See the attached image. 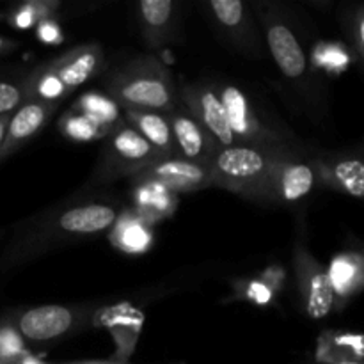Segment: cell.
Instances as JSON below:
<instances>
[{
    "mask_svg": "<svg viewBox=\"0 0 364 364\" xmlns=\"http://www.w3.org/2000/svg\"><path fill=\"white\" fill-rule=\"evenodd\" d=\"M291 269L302 311L308 318L323 320L336 311V297L327 267L313 255L304 235H299L294 242Z\"/></svg>",
    "mask_w": 364,
    "mask_h": 364,
    "instance_id": "cell-9",
    "label": "cell"
},
{
    "mask_svg": "<svg viewBox=\"0 0 364 364\" xmlns=\"http://www.w3.org/2000/svg\"><path fill=\"white\" fill-rule=\"evenodd\" d=\"M178 194L153 183L134 185V210L151 226L174 213Z\"/></svg>",
    "mask_w": 364,
    "mask_h": 364,
    "instance_id": "cell-22",
    "label": "cell"
},
{
    "mask_svg": "<svg viewBox=\"0 0 364 364\" xmlns=\"http://www.w3.org/2000/svg\"><path fill=\"white\" fill-rule=\"evenodd\" d=\"M20 45H21V43L18 41V39L7 38V36L0 34V57L9 55V53L16 52V50L20 48Z\"/></svg>",
    "mask_w": 364,
    "mask_h": 364,
    "instance_id": "cell-32",
    "label": "cell"
},
{
    "mask_svg": "<svg viewBox=\"0 0 364 364\" xmlns=\"http://www.w3.org/2000/svg\"><path fill=\"white\" fill-rule=\"evenodd\" d=\"M46 63L70 95L80 85L87 84L96 75L103 73L105 52L98 43H84L66 50L53 59H48Z\"/></svg>",
    "mask_w": 364,
    "mask_h": 364,
    "instance_id": "cell-15",
    "label": "cell"
},
{
    "mask_svg": "<svg viewBox=\"0 0 364 364\" xmlns=\"http://www.w3.org/2000/svg\"><path fill=\"white\" fill-rule=\"evenodd\" d=\"M166 159L132 124L121 119L103 137L98 162L89 178V187L109 185L121 178H134L156 160Z\"/></svg>",
    "mask_w": 364,
    "mask_h": 364,
    "instance_id": "cell-6",
    "label": "cell"
},
{
    "mask_svg": "<svg viewBox=\"0 0 364 364\" xmlns=\"http://www.w3.org/2000/svg\"><path fill=\"white\" fill-rule=\"evenodd\" d=\"M284 276H287V274H284V269L283 267H277V265L267 267L263 272L258 274V277H262V279L265 281V283L269 284V287L272 288L277 295H279L281 290L284 288Z\"/></svg>",
    "mask_w": 364,
    "mask_h": 364,
    "instance_id": "cell-31",
    "label": "cell"
},
{
    "mask_svg": "<svg viewBox=\"0 0 364 364\" xmlns=\"http://www.w3.org/2000/svg\"><path fill=\"white\" fill-rule=\"evenodd\" d=\"M60 103L45 102V100L28 98L16 112L11 116L7 124L6 135L0 144V164L31 144L52 121L53 114H57Z\"/></svg>",
    "mask_w": 364,
    "mask_h": 364,
    "instance_id": "cell-14",
    "label": "cell"
},
{
    "mask_svg": "<svg viewBox=\"0 0 364 364\" xmlns=\"http://www.w3.org/2000/svg\"><path fill=\"white\" fill-rule=\"evenodd\" d=\"M139 34L149 50H162L174 41L180 23V4L174 0H141L135 6Z\"/></svg>",
    "mask_w": 364,
    "mask_h": 364,
    "instance_id": "cell-16",
    "label": "cell"
},
{
    "mask_svg": "<svg viewBox=\"0 0 364 364\" xmlns=\"http://www.w3.org/2000/svg\"><path fill=\"white\" fill-rule=\"evenodd\" d=\"M20 364H50V363H46V361H43V359L36 358V355L28 354V355H27V358H25V359H23V361H21Z\"/></svg>",
    "mask_w": 364,
    "mask_h": 364,
    "instance_id": "cell-35",
    "label": "cell"
},
{
    "mask_svg": "<svg viewBox=\"0 0 364 364\" xmlns=\"http://www.w3.org/2000/svg\"><path fill=\"white\" fill-rule=\"evenodd\" d=\"M320 188L364 203V142L336 151H313Z\"/></svg>",
    "mask_w": 364,
    "mask_h": 364,
    "instance_id": "cell-11",
    "label": "cell"
},
{
    "mask_svg": "<svg viewBox=\"0 0 364 364\" xmlns=\"http://www.w3.org/2000/svg\"><path fill=\"white\" fill-rule=\"evenodd\" d=\"M100 306L89 304H43L13 313V322L25 343H55L95 327Z\"/></svg>",
    "mask_w": 364,
    "mask_h": 364,
    "instance_id": "cell-7",
    "label": "cell"
},
{
    "mask_svg": "<svg viewBox=\"0 0 364 364\" xmlns=\"http://www.w3.org/2000/svg\"><path fill=\"white\" fill-rule=\"evenodd\" d=\"M123 119L135 128L166 159L178 156L169 114L159 110L123 107Z\"/></svg>",
    "mask_w": 364,
    "mask_h": 364,
    "instance_id": "cell-20",
    "label": "cell"
},
{
    "mask_svg": "<svg viewBox=\"0 0 364 364\" xmlns=\"http://www.w3.org/2000/svg\"><path fill=\"white\" fill-rule=\"evenodd\" d=\"M60 7H63L60 0H27L14 6L7 13L6 20L14 28L28 31V28L38 27L41 21L55 16Z\"/></svg>",
    "mask_w": 364,
    "mask_h": 364,
    "instance_id": "cell-23",
    "label": "cell"
},
{
    "mask_svg": "<svg viewBox=\"0 0 364 364\" xmlns=\"http://www.w3.org/2000/svg\"><path fill=\"white\" fill-rule=\"evenodd\" d=\"M327 272L336 297V309H340L364 290V251L347 249L338 252L327 267Z\"/></svg>",
    "mask_w": 364,
    "mask_h": 364,
    "instance_id": "cell-19",
    "label": "cell"
},
{
    "mask_svg": "<svg viewBox=\"0 0 364 364\" xmlns=\"http://www.w3.org/2000/svg\"><path fill=\"white\" fill-rule=\"evenodd\" d=\"M28 98V70L0 77V117L16 112Z\"/></svg>",
    "mask_w": 364,
    "mask_h": 364,
    "instance_id": "cell-25",
    "label": "cell"
},
{
    "mask_svg": "<svg viewBox=\"0 0 364 364\" xmlns=\"http://www.w3.org/2000/svg\"><path fill=\"white\" fill-rule=\"evenodd\" d=\"M180 105L205 128L219 148L237 144L215 82H187L178 89Z\"/></svg>",
    "mask_w": 364,
    "mask_h": 364,
    "instance_id": "cell-12",
    "label": "cell"
},
{
    "mask_svg": "<svg viewBox=\"0 0 364 364\" xmlns=\"http://www.w3.org/2000/svg\"><path fill=\"white\" fill-rule=\"evenodd\" d=\"M203 7L217 34L235 52L255 60L267 55L265 39L252 6L242 0H206Z\"/></svg>",
    "mask_w": 364,
    "mask_h": 364,
    "instance_id": "cell-8",
    "label": "cell"
},
{
    "mask_svg": "<svg viewBox=\"0 0 364 364\" xmlns=\"http://www.w3.org/2000/svg\"><path fill=\"white\" fill-rule=\"evenodd\" d=\"M109 231L112 245L124 255H142L153 245V226L134 208L119 212Z\"/></svg>",
    "mask_w": 364,
    "mask_h": 364,
    "instance_id": "cell-21",
    "label": "cell"
},
{
    "mask_svg": "<svg viewBox=\"0 0 364 364\" xmlns=\"http://www.w3.org/2000/svg\"><path fill=\"white\" fill-rule=\"evenodd\" d=\"M274 153L244 144L219 148L210 162L212 187L223 188L247 201L269 205Z\"/></svg>",
    "mask_w": 364,
    "mask_h": 364,
    "instance_id": "cell-5",
    "label": "cell"
},
{
    "mask_svg": "<svg viewBox=\"0 0 364 364\" xmlns=\"http://www.w3.org/2000/svg\"><path fill=\"white\" fill-rule=\"evenodd\" d=\"M169 121L178 156L191 160V162L203 164V166H210L215 153L219 151V144L210 137L208 132L181 105L169 112Z\"/></svg>",
    "mask_w": 364,
    "mask_h": 364,
    "instance_id": "cell-17",
    "label": "cell"
},
{
    "mask_svg": "<svg viewBox=\"0 0 364 364\" xmlns=\"http://www.w3.org/2000/svg\"><path fill=\"white\" fill-rule=\"evenodd\" d=\"M7 237V228H0V262H2V247H4V242H6ZM2 274V270H0Z\"/></svg>",
    "mask_w": 364,
    "mask_h": 364,
    "instance_id": "cell-36",
    "label": "cell"
},
{
    "mask_svg": "<svg viewBox=\"0 0 364 364\" xmlns=\"http://www.w3.org/2000/svg\"><path fill=\"white\" fill-rule=\"evenodd\" d=\"M117 107L119 105H117L114 100H110L109 96L89 92V95L82 96V98L75 103L73 109L80 110L85 116L95 119L96 123L103 124V127L112 128L114 124L119 123V121L123 119V116H119V109H117Z\"/></svg>",
    "mask_w": 364,
    "mask_h": 364,
    "instance_id": "cell-27",
    "label": "cell"
},
{
    "mask_svg": "<svg viewBox=\"0 0 364 364\" xmlns=\"http://www.w3.org/2000/svg\"><path fill=\"white\" fill-rule=\"evenodd\" d=\"M31 352L27 343L18 333L13 316L7 315L0 320V364H20Z\"/></svg>",
    "mask_w": 364,
    "mask_h": 364,
    "instance_id": "cell-28",
    "label": "cell"
},
{
    "mask_svg": "<svg viewBox=\"0 0 364 364\" xmlns=\"http://www.w3.org/2000/svg\"><path fill=\"white\" fill-rule=\"evenodd\" d=\"M311 155V148L274 153L272 169H270L269 205H297L302 199L309 198L316 188H320Z\"/></svg>",
    "mask_w": 364,
    "mask_h": 364,
    "instance_id": "cell-10",
    "label": "cell"
},
{
    "mask_svg": "<svg viewBox=\"0 0 364 364\" xmlns=\"http://www.w3.org/2000/svg\"><path fill=\"white\" fill-rule=\"evenodd\" d=\"M36 28H38V39H41L46 45H53V43L63 41V32H60L59 23L53 21V18L41 21Z\"/></svg>",
    "mask_w": 364,
    "mask_h": 364,
    "instance_id": "cell-30",
    "label": "cell"
},
{
    "mask_svg": "<svg viewBox=\"0 0 364 364\" xmlns=\"http://www.w3.org/2000/svg\"><path fill=\"white\" fill-rule=\"evenodd\" d=\"M343 31L364 66V4H355L345 9L340 16Z\"/></svg>",
    "mask_w": 364,
    "mask_h": 364,
    "instance_id": "cell-29",
    "label": "cell"
},
{
    "mask_svg": "<svg viewBox=\"0 0 364 364\" xmlns=\"http://www.w3.org/2000/svg\"><path fill=\"white\" fill-rule=\"evenodd\" d=\"M57 127H59V132L64 137L73 142L103 141V137L110 132L109 127L96 123L95 119H91V117L85 116L84 112L77 109H71L70 112L60 116Z\"/></svg>",
    "mask_w": 364,
    "mask_h": 364,
    "instance_id": "cell-24",
    "label": "cell"
},
{
    "mask_svg": "<svg viewBox=\"0 0 364 364\" xmlns=\"http://www.w3.org/2000/svg\"><path fill=\"white\" fill-rule=\"evenodd\" d=\"M252 9L265 39L267 53L274 60L291 95L297 98L299 105L315 117L326 116V82L313 63L294 11L272 0L255 2Z\"/></svg>",
    "mask_w": 364,
    "mask_h": 364,
    "instance_id": "cell-2",
    "label": "cell"
},
{
    "mask_svg": "<svg viewBox=\"0 0 364 364\" xmlns=\"http://www.w3.org/2000/svg\"><path fill=\"white\" fill-rule=\"evenodd\" d=\"M95 327H105L116 341V355L112 361L127 363L135 350L142 327V313L130 304H117L102 308L95 318Z\"/></svg>",
    "mask_w": 364,
    "mask_h": 364,
    "instance_id": "cell-18",
    "label": "cell"
},
{
    "mask_svg": "<svg viewBox=\"0 0 364 364\" xmlns=\"http://www.w3.org/2000/svg\"><path fill=\"white\" fill-rule=\"evenodd\" d=\"M63 364H128V363H116V361H100V359H92V361H73V363H63Z\"/></svg>",
    "mask_w": 364,
    "mask_h": 364,
    "instance_id": "cell-34",
    "label": "cell"
},
{
    "mask_svg": "<svg viewBox=\"0 0 364 364\" xmlns=\"http://www.w3.org/2000/svg\"><path fill=\"white\" fill-rule=\"evenodd\" d=\"M103 89L121 109L134 107L169 114L180 105L173 73L153 53L135 55L114 68L103 78Z\"/></svg>",
    "mask_w": 364,
    "mask_h": 364,
    "instance_id": "cell-3",
    "label": "cell"
},
{
    "mask_svg": "<svg viewBox=\"0 0 364 364\" xmlns=\"http://www.w3.org/2000/svg\"><path fill=\"white\" fill-rule=\"evenodd\" d=\"M215 87L223 100L228 123L237 144L269 151L308 148L287 124L265 114V110H262V107L240 85L233 82H215Z\"/></svg>",
    "mask_w": 364,
    "mask_h": 364,
    "instance_id": "cell-4",
    "label": "cell"
},
{
    "mask_svg": "<svg viewBox=\"0 0 364 364\" xmlns=\"http://www.w3.org/2000/svg\"><path fill=\"white\" fill-rule=\"evenodd\" d=\"M231 299L267 308V306L276 304L277 294L262 277H240L231 283Z\"/></svg>",
    "mask_w": 364,
    "mask_h": 364,
    "instance_id": "cell-26",
    "label": "cell"
},
{
    "mask_svg": "<svg viewBox=\"0 0 364 364\" xmlns=\"http://www.w3.org/2000/svg\"><path fill=\"white\" fill-rule=\"evenodd\" d=\"M130 183L132 187L153 183L173 194H181V192L212 188V178H210V166L191 162L180 156H171V159L156 160L155 164L130 178Z\"/></svg>",
    "mask_w": 364,
    "mask_h": 364,
    "instance_id": "cell-13",
    "label": "cell"
},
{
    "mask_svg": "<svg viewBox=\"0 0 364 364\" xmlns=\"http://www.w3.org/2000/svg\"><path fill=\"white\" fill-rule=\"evenodd\" d=\"M119 208L110 199L68 198L7 228L2 274L14 272L57 249L82 244L112 228Z\"/></svg>",
    "mask_w": 364,
    "mask_h": 364,
    "instance_id": "cell-1",
    "label": "cell"
},
{
    "mask_svg": "<svg viewBox=\"0 0 364 364\" xmlns=\"http://www.w3.org/2000/svg\"><path fill=\"white\" fill-rule=\"evenodd\" d=\"M316 364H364V359H361V361H340V363H316Z\"/></svg>",
    "mask_w": 364,
    "mask_h": 364,
    "instance_id": "cell-37",
    "label": "cell"
},
{
    "mask_svg": "<svg viewBox=\"0 0 364 364\" xmlns=\"http://www.w3.org/2000/svg\"><path fill=\"white\" fill-rule=\"evenodd\" d=\"M11 116H13V114H11ZM11 116H2V117H0V144H2V141H4V135H6L7 124H9Z\"/></svg>",
    "mask_w": 364,
    "mask_h": 364,
    "instance_id": "cell-33",
    "label": "cell"
}]
</instances>
